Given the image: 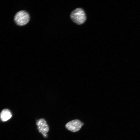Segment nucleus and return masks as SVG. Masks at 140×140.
<instances>
[{
    "label": "nucleus",
    "mask_w": 140,
    "mask_h": 140,
    "mask_svg": "<svg viewBox=\"0 0 140 140\" xmlns=\"http://www.w3.org/2000/svg\"><path fill=\"white\" fill-rule=\"evenodd\" d=\"M12 116V114L10 111L8 109L3 110L0 113V118L3 122L8 121Z\"/></svg>",
    "instance_id": "nucleus-5"
},
{
    "label": "nucleus",
    "mask_w": 140,
    "mask_h": 140,
    "mask_svg": "<svg viewBox=\"0 0 140 140\" xmlns=\"http://www.w3.org/2000/svg\"><path fill=\"white\" fill-rule=\"evenodd\" d=\"M70 17L73 22L78 25L83 24L86 20V14L81 8H77L73 10L71 14Z\"/></svg>",
    "instance_id": "nucleus-1"
},
{
    "label": "nucleus",
    "mask_w": 140,
    "mask_h": 140,
    "mask_svg": "<svg viewBox=\"0 0 140 140\" xmlns=\"http://www.w3.org/2000/svg\"><path fill=\"white\" fill-rule=\"evenodd\" d=\"M83 125V123L79 120L75 119L67 122L65 127L68 130L73 132H75L79 131Z\"/></svg>",
    "instance_id": "nucleus-3"
},
{
    "label": "nucleus",
    "mask_w": 140,
    "mask_h": 140,
    "mask_svg": "<svg viewBox=\"0 0 140 140\" xmlns=\"http://www.w3.org/2000/svg\"><path fill=\"white\" fill-rule=\"evenodd\" d=\"M30 16L28 13L25 10H21L15 14L14 20L16 24L19 26L26 25L29 22Z\"/></svg>",
    "instance_id": "nucleus-2"
},
{
    "label": "nucleus",
    "mask_w": 140,
    "mask_h": 140,
    "mask_svg": "<svg viewBox=\"0 0 140 140\" xmlns=\"http://www.w3.org/2000/svg\"><path fill=\"white\" fill-rule=\"evenodd\" d=\"M36 125L39 131L45 138H47L49 127L45 120L43 118L39 119L37 122Z\"/></svg>",
    "instance_id": "nucleus-4"
}]
</instances>
